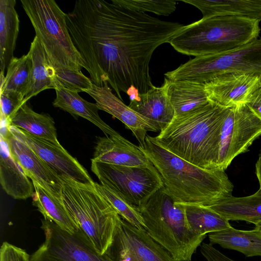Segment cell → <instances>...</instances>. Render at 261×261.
Returning a JSON list of instances; mask_svg holds the SVG:
<instances>
[{
  "mask_svg": "<svg viewBox=\"0 0 261 261\" xmlns=\"http://www.w3.org/2000/svg\"><path fill=\"white\" fill-rule=\"evenodd\" d=\"M66 20L92 83H108L122 100L121 92L133 97L153 86L149 63L154 51L184 26L126 8L115 0H77Z\"/></svg>",
  "mask_w": 261,
  "mask_h": 261,
  "instance_id": "obj_1",
  "label": "cell"
},
{
  "mask_svg": "<svg viewBox=\"0 0 261 261\" xmlns=\"http://www.w3.org/2000/svg\"><path fill=\"white\" fill-rule=\"evenodd\" d=\"M1 93V117L6 120L10 125V120L23 104L22 98L16 93L2 91Z\"/></svg>",
  "mask_w": 261,
  "mask_h": 261,
  "instance_id": "obj_35",
  "label": "cell"
},
{
  "mask_svg": "<svg viewBox=\"0 0 261 261\" xmlns=\"http://www.w3.org/2000/svg\"><path fill=\"white\" fill-rule=\"evenodd\" d=\"M54 82L55 88L57 85H59L77 93L86 92L91 88L93 85L91 80L86 76L82 71L74 70L67 68L55 69Z\"/></svg>",
  "mask_w": 261,
  "mask_h": 261,
  "instance_id": "obj_32",
  "label": "cell"
},
{
  "mask_svg": "<svg viewBox=\"0 0 261 261\" xmlns=\"http://www.w3.org/2000/svg\"><path fill=\"white\" fill-rule=\"evenodd\" d=\"M168 94L174 110V116L191 111L211 101L205 92L204 84L189 80L170 81Z\"/></svg>",
  "mask_w": 261,
  "mask_h": 261,
  "instance_id": "obj_27",
  "label": "cell"
},
{
  "mask_svg": "<svg viewBox=\"0 0 261 261\" xmlns=\"http://www.w3.org/2000/svg\"><path fill=\"white\" fill-rule=\"evenodd\" d=\"M91 169L101 185L137 207L163 187L161 176L153 164L125 166L91 161Z\"/></svg>",
  "mask_w": 261,
  "mask_h": 261,
  "instance_id": "obj_9",
  "label": "cell"
},
{
  "mask_svg": "<svg viewBox=\"0 0 261 261\" xmlns=\"http://www.w3.org/2000/svg\"><path fill=\"white\" fill-rule=\"evenodd\" d=\"M118 223L113 241L105 254L113 261H143L125 241Z\"/></svg>",
  "mask_w": 261,
  "mask_h": 261,
  "instance_id": "obj_34",
  "label": "cell"
},
{
  "mask_svg": "<svg viewBox=\"0 0 261 261\" xmlns=\"http://www.w3.org/2000/svg\"><path fill=\"white\" fill-rule=\"evenodd\" d=\"M194 6L203 19L214 16H236L261 21V0H182Z\"/></svg>",
  "mask_w": 261,
  "mask_h": 261,
  "instance_id": "obj_20",
  "label": "cell"
},
{
  "mask_svg": "<svg viewBox=\"0 0 261 261\" xmlns=\"http://www.w3.org/2000/svg\"><path fill=\"white\" fill-rule=\"evenodd\" d=\"M45 241L30 256V261H113L99 254L79 229L71 233L54 222L41 219Z\"/></svg>",
  "mask_w": 261,
  "mask_h": 261,
  "instance_id": "obj_10",
  "label": "cell"
},
{
  "mask_svg": "<svg viewBox=\"0 0 261 261\" xmlns=\"http://www.w3.org/2000/svg\"><path fill=\"white\" fill-rule=\"evenodd\" d=\"M210 244H218L225 249L234 250L246 256H261V232L237 229L232 226L209 233Z\"/></svg>",
  "mask_w": 261,
  "mask_h": 261,
  "instance_id": "obj_26",
  "label": "cell"
},
{
  "mask_svg": "<svg viewBox=\"0 0 261 261\" xmlns=\"http://www.w3.org/2000/svg\"><path fill=\"white\" fill-rule=\"evenodd\" d=\"M31 61L29 55L14 57L7 68L6 74L1 71L0 92L16 93L23 99L30 81Z\"/></svg>",
  "mask_w": 261,
  "mask_h": 261,
  "instance_id": "obj_30",
  "label": "cell"
},
{
  "mask_svg": "<svg viewBox=\"0 0 261 261\" xmlns=\"http://www.w3.org/2000/svg\"><path fill=\"white\" fill-rule=\"evenodd\" d=\"M28 54L31 61V76L23 103L43 90L55 88V69L36 36L31 44Z\"/></svg>",
  "mask_w": 261,
  "mask_h": 261,
  "instance_id": "obj_22",
  "label": "cell"
},
{
  "mask_svg": "<svg viewBox=\"0 0 261 261\" xmlns=\"http://www.w3.org/2000/svg\"><path fill=\"white\" fill-rule=\"evenodd\" d=\"M62 199L70 216L94 249L100 254L111 244L120 216L96 189L93 184L83 183L60 175Z\"/></svg>",
  "mask_w": 261,
  "mask_h": 261,
  "instance_id": "obj_5",
  "label": "cell"
},
{
  "mask_svg": "<svg viewBox=\"0 0 261 261\" xmlns=\"http://www.w3.org/2000/svg\"><path fill=\"white\" fill-rule=\"evenodd\" d=\"M32 181L34 187L32 196L33 204L37 207L44 219L54 222L71 233L78 231L80 229L67 211L62 199L52 195L35 180Z\"/></svg>",
  "mask_w": 261,
  "mask_h": 261,
  "instance_id": "obj_25",
  "label": "cell"
},
{
  "mask_svg": "<svg viewBox=\"0 0 261 261\" xmlns=\"http://www.w3.org/2000/svg\"><path fill=\"white\" fill-rule=\"evenodd\" d=\"M56 97L53 105L73 117L79 116L89 121L99 128L106 136H114L119 134L105 122L98 114L96 103L88 102L77 92L57 85L55 88Z\"/></svg>",
  "mask_w": 261,
  "mask_h": 261,
  "instance_id": "obj_19",
  "label": "cell"
},
{
  "mask_svg": "<svg viewBox=\"0 0 261 261\" xmlns=\"http://www.w3.org/2000/svg\"><path fill=\"white\" fill-rule=\"evenodd\" d=\"M7 139L12 155L28 177L62 199V181L60 175L29 146L17 140L11 133Z\"/></svg>",
  "mask_w": 261,
  "mask_h": 261,
  "instance_id": "obj_15",
  "label": "cell"
},
{
  "mask_svg": "<svg viewBox=\"0 0 261 261\" xmlns=\"http://www.w3.org/2000/svg\"><path fill=\"white\" fill-rule=\"evenodd\" d=\"M15 0L0 1V68L5 71L13 58L19 30Z\"/></svg>",
  "mask_w": 261,
  "mask_h": 261,
  "instance_id": "obj_24",
  "label": "cell"
},
{
  "mask_svg": "<svg viewBox=\"0 0 261 261\" xmlns=\"http://www.w3.org/2000/svg\"><path fill=\"white\" fill-rule=\"evenodd\" d=\"M86 92L95 100L99 110L117 118L130 130L139 142V146L143 145L147 132H157L146 118L126 105L113 94L108 83L102 86L93 84L92 88Z\"/></svg>",
  "mask_w": 261,
  "mask_h": 261,
  "instance_id": "obj_14",
  "label": "cell"
},
{
  "mask_svg": "<svg viewBox=\"0 0 261 261\" xmlns=\"http://www.w3.org/2000/svg\"><path fill=\"white\" fill-rule=\"evenodd\" d=\"M242 72L258 75L261 82V38L229 51L196 57L165 73L171 81L207 82L224 73Z\"/></svg>",
  "mask_w": 261,
  "mask_h": 261,
  "instance_id": "obj_8",
  "label": "cell"
},
{
  "mask_svg": "<svg viewBox=\"0 0 261 261\" xmlns=\"http://www.w3.org/2000/svg\"><path fill=\"white\" fill-rule=\"evenodd\" d=\"M182 204L189 227L198 234L204 236L231 226L228 220L208 206Z\"/></svg>",
  "mask_w": 261,
  "mask_h": 261,
  "instance_id": "obj_29",
  "label": "cell"
},
{
  "mask_svg": "<svg viewBox=\"0 0 261 261\" xmlns=\"http://www.w3.org/2000/svg\"><path fill=\"white\" fill-rule=\"evenodd\" d=\"M259 22L229 15L201 18L184 25L169 43L177 52L195 57L221 54L258 38Z\"/></svg>",
  "mask_w": 261,
  "mask_h": 261,
  "instance_id": "obj_4",
  "label": "cell"
},
{
  "mask_svg": "<svg viewBox=\"0 0 261 261\" xmlns=\"http://www.w3.org/2000/svg\"><path fill=\"white\" fill-rule=\"evenodd\" d=\"M9 131L17 140L29 146L59 175L83 183L93 184L87 170L59 142L40 138L13 126Z\"/></svg>",
  "mask_w": 261,
  "mask_h": 261,
  "instance_id": "obj_12",
  "label": "cell"
},
{
  "mask_svg": "<svg viewBox=\"0 0 261 261\" xmlns=\"http://www.w3.org/2000/svg\"><path fill=\"white\" fill-rule=\"evenodd\" d=\"M10 126L20 128L35 137L59 142L53 118L48 114L35 112L27 102L12 117Z\"/></svg>",
  "mask_w": 261,
  "mask_h": 261,
  "instance_id": "obj_28",
  "label": "cell"
},
{
  "mask_svg": "<svg viewBox=\"0 0 261 261\" xmlns=\"http://www.w3.org/2000/svg\"><path fill=\"white\" fill-rule=\"evenodd\" d=\"M96 190L102 194L123 219L138 228L145 229L142 218L137 206L122 198L108 187L94 182Z\"/></svg>",
  "mask_w": 261,
  "mask_h": 261,
  "instance_id": "obj_31",
  "label": "cell"
},
{
  "mask_svg": "<svg viewBox=\"0 0 261 261\" xmlns=\"http://www.w3.org/2000/svg\"><path fill=\"white\" fill-rule=\"evenodd\" d=\"M137 207L145 229L153 239L175 261H191L206 235L190 229L182 204L175 203L163 187Z\"/></svg>",
  "mask_w": 261,
  "mask_h": 261,
  "instance_id": "obj_6",
  "label": "cell"
},
{
  "mask_svg": "<svg viewBox=\"0 0 261 261\" xmlns=\"http://www.w3.org/2000/svg\"><path fill=\"white\" fill-rule=\"evenodd\" d=\"M230 108L211 101L174 116L154 138L167 150L192 164L218 169L221 128Z\"/></svg>",
  "mask_w": 261,
  "mask_h": 261,
  "instance_id": "obj_3",
  "label": "cell"
},
{
  "mask_svg": "<svg viewBox=\"0 0 261 261\" xmlns=\"http://www.w3.org/2000/svg\"><path fill=\"white\" fill-rule=\"evenodd\" d=\"M91 161L115 165L147 167L152 165L139 146L120 134L97 138Z\"/></svg>",
  "mask_w": 261,
  "mask_h": 261,
  "instance_id": "obj_17",
  "label": "cell"
},
{
  "mask_svg": "<svg viewBox=\"0 0 261 261\" xmlns=\"http://www.w3.org/2000/svg\"><path fill=\"white\" fill-rule=\"evenodd\" d=\"M260 136L261 120L246 104L230 108L221 128L218 169L225 170Z\"/></svg>",
  "mask_w": 261,
  "mask_h": 261,
  "instance_id": "obj_11",
  "label": "cell"
},
{
  "mask_svg": "<svg viewBox=\"0 0 261 261\" xmlns=\"http://www.w3.org/2000/svg\"><path fill=\"white\" fill-rule=\"evenodd\" d=\"M118 225L128 245L143 261H175L145 230L137 228L121 217Z\"/></svg>",
  "mask_w": 261,
  "mask_h": 261,
  "instance_id": "obj_21",
  "label": "cell"
},
{
  "mask_svg": "<svg viewBox=\"0 0 261 261\" xmlns=\"http://www.w3.org/2000/svg\"><path fill=\"white\" fill-rule=\"evenodd\" d=\"M0 261H30V256L24 250L5 242L0 249Z\"/></svg>",
  "mask_w": 261,
  "mask_h": 261,
  "instance_id": "obj_36",
  "label": "cell"
},
{
  "mask_svg": "<svg viewBox=\"0 0 261 261\" xmlns=\"http://www.w3.org/2000/svg\"><path fill=\"white\" fill-rule=\"evenodd\" d=\"M208 99L225 108L245 104L249 96L261 87L258 75L242 72L219 74L204 83Z\"/></svg>",
  "mask_w": 261,
  "mask_h": 261,
  "instance_id": "obj_13",
  "label": "cell"
},
{
  "mask_svg": "<svg viewBox=\"0 0 261 261\" xmlns=\"http://www.w3.org/2000/svg\"><path fill=\"white\" fill-rule=\"evenodd\" d=\"M121 6L136 11L152 12L158 15L168 16L176 8L177 2L173 0L142 1L115 0Z\"/></svg>",
  "mask_w": 261,
  "mask_h": 261,
  "instance_id": "obj_33",
  "label": "cell"
},
{
  "mask_svg": "<svg viewBox=\"0 0 261 261\" xmlns=\"http://www.w3.org/2000/svg\"><path fill=\"white\" fill-rule=\"evenodd\" d=\"M245 104L261 120V87L249 96Z\"/></svg>",
  "mask_w": 261,
  "mask_h": 261,
  "instance_id": "obj_37",
  "label": "cell"
},
{
  "mask_svg": "<svg viewBox=\"0 0 261 261\" xmlns=\"http://www.w3.org/2000/svg\"><path fill=\"white\" fill-rule=\"evenodd\" d=\"M255 173L259 184V189H261V152L255 164Z\"/></svg>",
  "mask_w": 261,
  "mask_h": 261,
  "instance_id": "obj_38",
  "label": "cell"
},
{
  "mask_svg": "<svg viewBox=\"0 0 261 261\" xmlns=\"http://www.w3.org/2000/svg\"><path fill=\"white\" fill-rule=\"evenodd\" d=\"M254 229L258 230V231L261 232V223L255 225Z\"/></svg>",
  "mask_w": 261,
  "mask_h": 261,
  "instance_id": "obj_39",
  "label": "cell"
},
{
  "mask_svg": "<svg viewBox=\"0 0 261 261\" xmlns=\"http://www.w3.org/2000/svg\"><path fill=\"white\" fill-rule=\"evenodd\" d=\"M139 146L159 172L165 191L175 203L209 206L232 196L233 185L225 170L192 164L149 135Z\"/></svg>",
  "mask_w": 261,
  "mask_h": 261,
  "instance_id": "obj_2",
  "label": "cell"
},
{
  "mask_svg": "<svg viewBox=\"0 0 261 261\" xmlns=\"http://www.w3.org/2000/svg\"><path fill=\"white\" fill-rule=\"evenodd\" d=\"M36 36L55 69L81 71L84 61L74 45L65 13L54 0H21Z\"/></svg>",
  "mask_w": 261,
  "mask_h": 261,
  "instance_id": "obj_7",
  "label": "cell"
},
{
  "mask_svg": "<svg viewBox=\"0 0 261 261\" xmlns=\"http://www.w3.org/2000/svg\"><path fill=\"white\" fill-rule=\"evenodd\" d=\"M0 182L7 194L17 199L32 197L34 187L24 171L13 158L7 138L0 136Z\"/></svg>",
  "mask_w": 261,
  "mask_h": 261,
  "instance_id": "obj_18",
  "label": "cell"
},
{
  "mask_svg": "<svg viewBox=\"0 0 261 261\" xmlns=\"http://www.w3.org/2000/svg\"><path fill=\"white\" fill-rule=\"evenodd\" d=\"M227 220L261 223V189L245 197L231 196L208 206Z\"/></svg>",
  "mask_w": 261,
  "mask_h": 261,
  "instance_id": "obj_23",
  "label": "cell"
},
{
  "mask_svg": "<svg viewBox=\"0 0 261 261\" xmlns=\"http://www.w3.org/2000/svg\"><path fill=\"white\" fill-rule=\"evenodd\" d=\"M170 81L164 78L160 87L153 86L148 91L130 99L128 106L146 118L157 132L163 130L174 117L168 89Z\"/></svg>",
  "mask_w": 261,
  "mask_h": 261,
  "instance_id": "obj_16",
  "label": "cell"
}]
</instances>
